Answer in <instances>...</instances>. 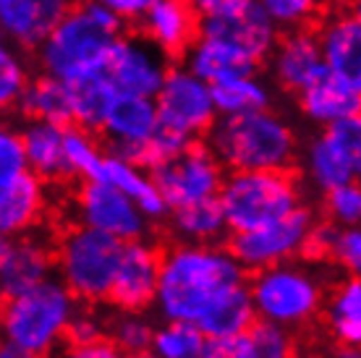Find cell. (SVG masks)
<instances>
[{
  "mask_svg": "<svg viewBox=\"0 0 361 358\" xmlns=\"http://www.w3.org/2000/svg\"><path fill=\"white\" fill-rule=\"evenodd\" d=\"M0 358H37V356H32L24 348H18V345L0 338Z\"/></svg>",
  "mask_w": 361,
  "mask_h": 358,
  "instance_id": "obj_46",
  "label": "cell"
},
{
  "mask_svg": "<svg viewBox=\"0 0 361 358\" xmlns=\"http://www.w3.org/2000/svg\"><path fill=\"white\" fill-rule=\"evenodd\" d=\"M8 241H11L8 235H3V233H0V257H3V251H6V246H8Z\"/></svg>",
  "mask_w": 361,
  "mask_h": 358,
  "instance_id": "obj_48",
  "label": "cell"
},
{
  "mask_svg": "<svg viewBox=\"0 0 361 358\" xmlns=\"http://www.w3.org/2000/svg\"><path fill=\"white\" fill-rule=\"evenodd\" d=\"M105 79L116 87L118 94H136V97H154L160 90L165 73V53L149 39H126L118 37L108 61H105Z\"/></svg>",
  "mask_w": 361,
  "mask_h": 358,
  "instance_id": "obj_13",
  "label": "cell"
},
{
  "mask_svg": "<svg viewBox=\"0 0 361 358\" xmlns=\"http://www.w3.org/2000/svg\"><path fill=\"white\" fill-rule=\"evenodd\" d=\"M327 257H333L343 269L351 275L361 272V233L356 225H335L330 243H327Z\"/></svg>",
  "mask_w": 361,
  "mask_h": 358,
  "instance_id": "obj_39",
  "label": "cell"
},
{
  "mask_svg": "<svg viewBox=\"0 0 361 358\" xmlns=\"http://www.w3.org/2000/svg\"><path fill=\"white\" fill-rule=\"evenodd\" d=\"M68 8L71 0H0V35L18 45H39Z\"/></svg>",
  "mask_w": 361,
  "mask_h": 358,
  "instance_id": "obj_20",
  "label": "cell"
},
{
  "mask_svg": "<svg viewBox=\"0 0 361 358\" xmlns=\"http://www.w3.org/2000/svg\"><path fill=\"white\" fill-rule=\"evenodd\" d=\"M312 225H314V215L301 204L280 220H272V223L252 228V230L233 233L231 254L241 267L252 269V272L280 264V261H288L304 251Z\"/></svg>",
  "mask_w": 361,
  "mask_h": 358,
  "instance_id": "obj_9",
  "label": "cell"
},
{
  "mask_svg": "<svg viewBox=\"0 0 361 358\" xmlns=\"http://www.w3.org/2000/svg\"><path fill=\"white\" fill-rule=\"evenodd\" d=\"M58 358H126V353H121L110 340L99 338V340H94V342L68 345Z\"/></svg>",
  "mask_w": 361,
  "mask_h": 358,
  "instance_id": "obj_43",
  "label": "cell"
},
{
  "mask_svg": "<svg viewBox=\"0 0 361 358\" xmlns=\"http://www.w3.org/2000/svg\"><path fill=\"white\" fill-rule=\"evenodd\" d=\"M327 194V212L335 225H359L361 223V188L359 183L335 186Z\"/></svg>",
  "mask_w": 361,
  "mask_h": 358,
  "instance_id": "obj_41",
  "label": "cell"
},
{
  "mask_svg": "<svg viewBox=\"0 0 361 358\" xmlns=\"http://www.w3.org/2000/svg\"><path fill=\"white\" fill-rule=\"evenodd\" d=\"M121 18L99 0H87L55 24L39 42L45 71L55 79L79 81L102 73L110 50L121 37Z\"/></svg>",
  "mask_w": 361,
  "mask_h": 358,
  "instance_id": "obj_2",
  "label": "cell"
},
{
  "mask_svg": "<svg viewBox=\"0 0 361 358\" xmlns=\"http://www.w3.org/2000/svg\"><path fill=\"white\" fill-rule=\"evenodd\" d=\"M157 278H160V254L152 246H147L142 238L123 243L116 278L108 290V301L116 304L121 311H142L154 304Z\"/></svg>",
  "mask_w": 361,
  "mask_h": 358,
  "instance_id": "obj_14",
  "label": "cell"
},
{
  "mask_svg": "<svg viewBox=\"0 0 361 358\" xmlns=\"http://www.w3.org/2000/svg\"><path fill=\"white\" fill-rule=\"evenodd\" d=\"M94 178L105 180L110 186H116L121 194H126L149 220L168 215V206H165L160 191L154 188L152 175L142 165H136L126 157H118V154H102Z\"/></svg>",
  "mask_w": 361,
  "mask_h": 358,
  "instance_id": "obj_24",
  "label": "cell"
},
{
  "mask_svg": "<svg viewBox=\"0 0 361 358\" xmlns=\"http://www.w3.org/2000/svg\"><path fill=\"white\" fill-rule=\"evenodd\" d=\"M275 29H301L319 13L322 0H257Z\"/></svg>",
  "mask_w": 361,
  "mask_h": 358,
  "instance_id": "obj_38",
  "label": "cell"
},
{
  "mask_svg": "<svg viewBox=\"0 0 361 358\" xmlns=\"http://www.w3.org/2000/svg\"><path fill=\"white\" fill-rule=\"evenodd\" d=\"M108 330H110V342H113L121 353L134 356V353L149 350L154 327L149 324V319H145L139 311H123L121 316H116V319L110 322Z\"/></svg>",
  "mask_w": 361,
  "mask_h": 358,
  "instance_id": "obj_36",
  "label": "cell"
},
{
  "mask_svg": "<svg viewBox=\"0 0 361 358\" xmlns=\"http://www.w3.org/2000/svg\"><path fill=\"white\" fill-rule=\"evenodd\" d=\"M68 87H71V123L82 125L87 131H97L118 97L116 87L105 79V73L68 81Z\"/></svg>",
  "mask_w": 361,
  "mask_h": 358,
  "instance_id": "obj_30",
  "label": "cell"
},
{
  "mask_svg": "<svg viewBox=\"0 0 361 358\" xmlns=\"http://www.w3.org/2000/svg\"><path fill=\"white\" fill-rule=\"evenodd\" d=\"M207 338L194 322H171L154 327L149 353L157 358H202Z\"/></svg>",
  "mask_w": 361,
  "mask_h": 358,
  "instance_id": "obj_34",
  "label": "cell"
},
{
  "mask_svg": "<svg viewBox=\"0 0 361 358\" xmlns=\"http://www.w3.org/2000/svg\"><path fill=\"white\" fill-rule=\"evenodd\" d=\"M202 358H293V340L286 327L254 319L244 332L207 338Z\"/></svg>",
  "mask_w": 361,
  "mask_h": 358,
  "instance_id": "obj_19",
  "label": "cell"
},
{
  "mask_svg": "<svg viewBox=\"0 0 361 358\" xmlns=\"http://www.w3.org/2000/svg\"><path fill=\"white\" fill-rule=\"evenodd\" d=\"M79 217L82 225H90L123 243L145 238L149 220L126 194L97 178H90L79 191Z\"/></svg>",
  "mask_w": 361,
  "mask_h": 358,
  "instance_id": "obj_12",
  "label": "cell"
},
{
  "mask_svg": "<svg viewBox=\"0 0 361 358\" xmlns=\"http://www.w3.org/2000/svg\"><path fill=\"white\" fill-rule=\"evenodd\" d=\"M126 358H157V356H152L149 350H145V353H134V356H126Z\"/></svg>",
  "mask_w": 361,
  "mask_h": 358,
  "instance_id": "obj_49",
  "label": "cell"
},
{
  "mask_svg": "<svg viewBox=\"0 0 361 358\" xmlns=\"http://www.w3.org/2000/svg\"><path fill=\"white\" fill-rule=\"evenodd\" d=\"M173 212V233L183 243H215L226 233V217L215 199H204L197 204H186Z\"/></svg>",
  "mask_w": 361,
  "mask_h": 358,
  "instance_id": "obj_32",
  "label": "cell"
},
{
  "mask_svg": "<svg viewBox=\"0 0 361 358\" xmlns=\"http://www.w3.org/2000/svg\"><path fill=\"white\" fill-rule=\"evenodd\" d=\"M231 233L280 220L301 206V191L286 171H231L217 191Z\"/></svg>",
  "mask_w": 361,
  "mask_h": 358,
  "instance_id": "obj_5",
  "label": "cell"
},
{
  "mask_svg": "<svg viewBox=\"0 0 361 358\" xmlns=\"http://www.w3.org/2000/svg\"><path fill=\"white\" fill-rule=\"evenodd\" d=\"M209 90H212L217 116H244V113L270 108V92L257 79V71L209 84Z\"/></svg>",
  "mask_w": 361,
  "mask_h": 358,
  "instance_id": "obj_31",
  "label": "cell"
},
{
  "mask_svg": "<svg viewBox=\"0 0 361 358\" xmlns=\"http://www.w3.org/2000/svg\"><path fill=\"white\" fill-rule=\"evenodd\" d=\"M18 105L32 121H50V123L63 125L71 123V87L68 81L55 79L50 73L37 81H27Z\"/></svg>",
  "mask_w": 361,
  "mask_h": 358,
  "instance_id": "obj_29",
  "label": "cell"
},
{
  "mask_svg": "<svg viewBox=\"0 0 361 358\" xmlns=\"http://www.w3.org/2000/svg\"><path fill=\"white\" fill-rule=\"evenodd\" d=\"M270 55L272 73H275L278 84L296 94L307 90L309 84H314L319 76H325V61L319 53L317 35L312 32L293 29L280 42H275Z\"/></svg>",
  "mask_w": 361,
  "mask_h": 358,
  "instance_id": "obj_17",
  "label": "cell"
},
{
  "mask_svg": "<svg viewBox=\"0 0 361 358\" xmlns=\"http://www.w3.org/2000/svg\"><path fill=\"white\" fill-rule=\"evenodd\" d=\"M235 257L212 243H183L160 257L154 304L171 322H197L204 306L226 288L246 283Z\"/></svg>",
  "mask_w": 361,
  "mask_h": 358,
  "instance_id": "obj_1",
  "label": "cell"
},
{
  "mask_svg": "<svg viewBox=\"0 0 361 358\" xmlns=\"http://www.w3.org/2000/svg\"><path fill=\"white\" fill-rule=\"evenodd\" d=\"M157 121L186 139H197L207 134L215 123L217 110L212 102V90L207 81H202L189 68H173L165 73L160 90L154 92Z\"/></svg>",
  "mask_w": 361,
  "mask_h": 358,
  "instance_id": "obj_10",
  "label": "cell"
},
{
  "mask_svg": "<svg viewBox=\"0 0 361 358\" xmlns=\"http://www.w3.org/2000/svg\"><path fill=\"white\" fill-rule=\"evenodd\" d=\"M63 152H66V168H68V178L82 175V178H94L99 168L102 152H99L97 142L82 125H66L63 134Z\"/></svg>",
  "mask_w": 361,
  "mask_h": 358,
  "instance_id": "obj_35",
  "label": "cell"
},
{
  "mask_svg": "<svg viewBox=\"0 0 361 358\" xmlns=\"http://www.w3.org/2000/svg\"><path fill=\"white\" fill-rule=\"evenodd\" d=\"M105 8L118 16L121 21H136V18H142L149 11L154 0H99Z\"/></svg>",
  "mask_w": 361,
  "mask_h": 358,
  "instance_id": "obj_44",
  "label": "cell"
},
{
  "mask_svg": "<svg viewBox=\"0 0 361 358\" xmlns=\"http://www.w3.org/2000/svg\"><path fill=\"white\" fill-rule=\"evenodd\" d=\"M27 171V157H24V144L21 134L13 131L8 123L0 121V186H6Z\"/></svg>",
  "mask_w": 361,
  "mask_h": 358,
  "instance_id": "obj_40",
  "label": "cell"
},
{
  "mask_svg": "<svg viewBox=\"0 0 361 358\" xmlns=\"http://www.w3.org/2000/svg\"><path fill=\"white\" fill-rule=\"evenodd\" d=\"M186 53H189L186 68L191 73H197L199 79L207 81V84H217V81L241 76V73H254L257 66H259L244 50H238L231 42L220 39V37L209 35H199Z\"/></svg>",
  "mask_w": 361,
  "mask_h": 358,
  "instance_id": "obj_23",
  "label": "cell"
},
{
  "mask_svg": "<svg viewBox=\"0 0 361 358\" xmlns=\"http://www.w3.org/2000/svg\"><path fill=\"white\" fill-rule=\"evenodd\" d=\"M123 241L94 230L90 225H79L66 233L58 251L61 283L71 290L73 298L102 301L108 298L110 283L116 278Z\"/></svg>",
  "mask_w": 361,
  "mask_h": 358,
  "instance_id": "obj_7",
  "label": "cell"
},
{
  "mask_svg": "<svg viewBox=\"0 0 361 358\" xmlns=\"http://www.w3.org/2000/svg\"><path fill=\"white\" fill-rule=\"evenodd\" d=\"M154 125H157V108H154L152 97L118 94L99 125V131L108 136L113 154L136 162L145 142L154 131Z\"/></svg>",
  "mask_w": 361,
  "mask_h": 358,
  "instance_id": "obj_16",
  "label": "cell"
},
{
  "mask_svg": "<svg viewBox=\"0 0 361 358\" xmlns=\"http://www.w3.org/2000/svg\"><path fill=\"white\" fill-rule=\"evenodd\" d=\"M325 71L361 87V18L359 13H335L317 35Z\"/></svg>",
  "mask_w": 361,
  "mask_h": 358,
  "instance_id": "obj_18",
  "label": "cell"
},
{
  "mask_svg": "<svg viewBox=\"0 0 361 358\" xmlns=\"http://www.w3.org/2000/svg\"><path fill=\"white\" fill-rule=\"evenodd\" d=\"M147 37L157 50L168 55L186 53L197 39V13L186 0H154L149 11L142 16Z\"/></svg>",
  "mask_w": 361,
  "mask_h": 358,
  "instance_id": "obj_21",
  "label": "cell"
},
{
  "mask_svg": "<svg viewBox=\"0 0 361 358\" xmlns=\"http://www.w3.org/2000/svg\"><path fill=\"white\" fill-rule=\"evenodd\" d=\"M66 338L68 345H82V342H94L99 338H105V327L97 316H92L87 311H73L71 322L66 327Z\"/></svg>",
  "mask_w": 361,
  "mask_h": 358,
  "instance_id": "obj_42",
  "label": "cell"
},
{
  "mask_svg": "<svg viewBox=\"0 0 361 358\" xmlns=\"http://www.w3.org/2000/svg\"><path fill=\"white\" fill-rule=\"evenodd\" d=\"M301 110L314 123L330 125L335 121L359 116L361 110V87H353L348 81L338 79L333 73L319 76L314 84H309L304 92H298Z\"/></svg>",
  "mask_w": 361,
  "mask_h": 358,
  "instance_id": "obj_25",
  "label": "cell"
},
{
  "mask_svg": "<svg viewBox=\"0 0 361 358\" xmlns=\"http://www.w3.org/2000/svg\"><path fill=\"white\" fill-rule=\"evenodd\" d=\"M333 358H361L359 345H341V350Z\"/></svg>",
  "mask_w": 361,
  "mask_h": 358,
  "instance_id": "obj_47",
  "label": "cell"
},
{
  "mask_svg": "<svg viewBox=\"0 0 361 358\" xmlns=\"http://www.w3.org/2000/svg\"><path fill=\"white\" fill-rule=\"evenodd\" d=\"M327 324L341 345L361 342V283L356 275L335 288L327 304Z\"/></svg>",
  "mask_w": 361,
  "mask_h": 358,
  "instance_id": "obj_33",
  "label": "cell"
},
{
  "mask_svg": "<svg viewBox=\"0 0 361 358\" xmlns=\"http://www.w3.org/2000/svg\"><path fill=\"white\" fill-rule=\"evenodd\" d=\"M191 6V11L197 13V18H209L217 16V13H226V11L241 6L246 0H186Z\"/></svg>",
  "mask_w": 361,
  "mask_h": 358,
  "instance_id": "obj_45",
  "label": "cell"
},
{
  "mask_svg": "<svg viewBox=\"0 0 361 358\" xmlns=\"http://www.w3.org/2000/svg\"><path fill=\"white\" fill-rule=\"evenodd\" d=\"M63 123H50V121H32L21 134L24 144V157H27V171L39 180H61L68 178L63 152Z\"/></svg>",
  "mask_w": 361,
  "mask_h": 358,
  "instance_id": "obj_26",
  "label": "cell"
},
{
  "mask_svg": "<svg viewBox=\"0 0 361 358\" xmlns=\"http://www.w3.org/2000/svg\"><path fill=\"white\" fill-rule=\"evenodd\" d=\"M27 81V66L21 61V55L0 35V113L18 105Z\"/></svg>",
  "mask_w": 361,
  "mask_h": 358,
  "instance_id": "obj_37",
  "label": "cell"
},
{
  "mask_svg": "<svg viewBox=\"0 0 361 358\" xmlns=\"http://www.w3.org/2000/svg\"><path fill=\"white\" fill-rule=\"evenodd\" d=\"M309 178L322 191L356 183L361 173V121L343 118L325 125L307 154Z\"/></svg>",
  "mask_w": 361,
  "mask_h": 358,
  "instance_id": "obj_11",
  "label": "cell"
},
{
  "mask_svg": "<svg viewBox=\"0 0 361 358\" xmlns=\"http://www.w3.org/2000/svg\"><path fill=\"white\" fill-rule=\"evenodd\" d=\"M199 24H202V35L226 39L233 47L244 50L246 55H252L257 63L267 58L278 42V29L264 16V11L259 8L257 0H246L226 13L202 18Z\"/></svg>",
  "mask_w": 361,
  "mask_h": 358,
  "instance_id": "obj_15",
  "label": "cell"
},
{
  "mask_svg": "<svg viewBox=\"0 0 361 358\" xmlns=\"http://www.w3.org/2000/svg\"><path fill=\"white\" fill-rule=\"evenodd\" d=\"M50 269H53V259L42 243L13 238L0 257V293L16 296L21 290L39 285L50 278Z\"/></svg>",
  "mask_w": 361,
  "mask_h": 358,
  "instance_id": "obj_22",
  "label": "cell"
},
{
  "mask_svg": "<svg viewBox=\"0 0 361 358\" xmlns=\"http://www.w3.org/2000/svg\"><path fill=\"white\" fill-rule=\"evenodd\" d=\"M209 152L228 171H286L296 154L290 125L270 108L220 116L209 125Z\"/></svg>",
  "mask_w": 361,
  "mask_h": 358,
  "instance_id": "obj_3",
  "label": "cell"
},
{
  "mask_svg": "<svg viewBox=\"0 0 361 358\" xmlns=\"http://www.w3.org/2000/svg\"><path fill=\"white\" fill-rule=\"evenodd\" d=\"M76 311V298L61 280L6 296L0 304V338L37 358L50 356L66 338V327Z\"/></svg>",
  "mask_w": 361,
  "mask_h": 358,
  "instance_id": "obj_4",
  "label": "cell"
},
{
  "mask_svg": "<svg viewBox=\"0 0 361 358\" xmlns=\"http://www.w3.org/2000/svg\"><path fill=\"white\" fill-rule=\"evenodd\" d=\"M154 188L160 191L168 212L204 199H215L223 183V165L209 147L191 142L186 149L149 168Z\"/></svg>",
  "mask_w": 361,
  "mask_h": 358,
  "instance_id": "obj_8",
  "label": "cell"
},
{
  "mask_svg": "<svg viewBox=\"0 0 361 358\" xmlns=\"http://www.w3.org/2000/svg\"><path fill=\"white\" fill-rule=\"evenodd\" d=\"M257 319L252 306V296H249V285L238 283V285L226 288L223 293H217L204 311L197 316V327L202 330L204 338H223V335H235L252 327Z\"/></svg>",
  "mask_w": 361,
  "mask_h": 358,
  "instance_id": "obj_28",
  "label": "cell"
},
{
  "mask_svg": "<svg viewBox=\"0 0 361 358\" xmlns=\"http://www.w3.org/2000/svg\"><path fill=\"white\" fill-rule=\"evenodd\" d=\"M42 206L45 188L32 173H24L16 180L0 186V233L13 238L29 230L42 215Z\"/></svg>",
  "mask_w": 361,
  "mask_h": 358,
  "instance_id": "obj_27",
  "label": "cell"
},
{
  "mask_svg": "<svg viewBox=\"0 0 361 358\" xmlns=\"http://www.w3.org/2000/svg\"><path fill=\"white\" fill-rule=\"evenodd\" d=\"M249 296L257 319L280 324V327H301L307 324L322 306V285L309 269L280 261L272 267L257 269V278L249 285Z\"/></svg>",
  "mask_w": 361,
  "mask_h": 358,
  "instance_id": "obj_6",
  "label": "cell"
}]
</instances>
